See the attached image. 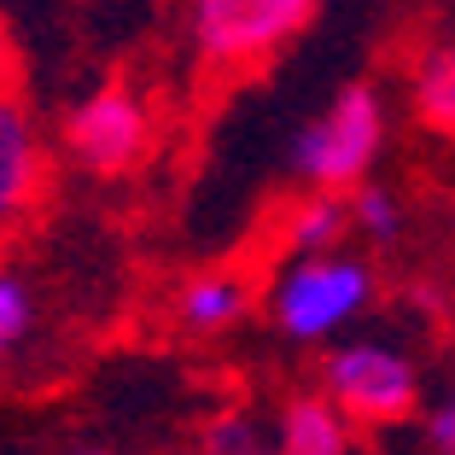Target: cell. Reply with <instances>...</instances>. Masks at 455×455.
Instances as JSON below:
<instances>
[{
    "label": "cell",
    "mask_w": 455,
    "mask_h": 455,
    "mask_svg": "<svg viewBox=\"0 0 455 455\" xmlns=\"http://www.w3.org/2000/svg\"><path fill=\"white\" fill-rule=\"evenodd\" d=\"M379 147H386V100L368 82H350L292 140V170L315 193H356L368 188V164L379 158Z\"/></svg>",
    "instance_id": "obj_1"
},
{
    "label": "cell",
    "mask_w": 455,
    "mask_h": 455,
    "mask_svg": "<svg viewBox=\"0 0 455 455\" xmlns=\"http://www.w3.org/2000/svg\"><path fill=\"white\" fill-rule=\"evenodd\" d=\"M374 298V268L350 251H327V257H298L286 263V275L275 281V322L286 339L298 345H315V339H333L345 322H356Z\"/></svg>",
    "instance_id": "obj_2"
},
{
    "label": "cell",
    "mask_w": 455,
    "mask_h": 455,
    "mask_svg": "<svg viewBox=\"0 0 455 455\" xmlns=\"http://www.w3.org/2000/svg\"><path fill=\"white\" fill-rule=\"evenodd\" d=\"M322 0H193V47L216 70H245L281 53Z\"/></svg>",
    "instance_id": "obj_3"
},
{
    "label": "cell",
    "mask_w": 455,
    "mask_h": 455,
    "mask_svg": "<svg viewBox=\"0 0 455 455\" xmlns=\"http://www.w3.org/2000/svg\"><path fill=\"white\" fill-rule=\"evenodd\" d=\"M327 397L339 403L345 420L362 427H391V420L415 415L420 403V374L403 350L379 345V339H356V345H339L322 368Z\"/></svg>",
    "instance_id": "obj_4"
},
{
    "label": "cell",
    "mask_w": 455,
    "mask_h": 455,
    "mask_svg": "<svg viewBox=\"0 0 455 455\" xmlns=\"http://www.w3.org/2000/svg\"><path fill=\"white\" fill-rule=\"evenodd\" d=\"M65 147L76 164L94 175H123L147 158L152 147V111L129 88H100V94L76 100L65 117Z\"/></svg>",
    "instance_id": "obj_5"
},
{
    "label": "cell",
    "mask_w": 455,
    "mask_h": 455,
    "mask_svg": "<svg viewBox=\"0 0 455 455\" xmlns=\"http://www.w3.org/2000/svg\"><path fill=\"white\" fill-rule=\"evenodd\" d=\"M41 175H47V152L36 123L12 94H0V228H12L36 204Z\"/></svg>",
    "instance_id": "obj_6"
},
{
    "label": "cell",
    "mask_w": 455,
    "mask_h": 455,
    "mask_svg": "<svg viewBox=\"0 0 455 455\" xmlns=\"http://www.w3.org/2000/svg\"><path fill=\"white\" fill-rule=\"evenodd\" d=\"M281 455H350V420L333 397H292L281 409Z\"/></svg>",
    "instance_id": "obj_7"
},
{
    "label": "cell",
    "mask_w": 455,
    "mask_h": 455,
    "mask_svg": "<svg viewBox=\"0 0 455 455\" xmlns=\"http://www.w3.org/2000/svg\"><path fill=\"white\" fill-rule=\"evenodd\" d=\"M175 309H181V322L193 333H222V327H234L251 309V286H245V275H228V268L193 275L181 286V298H175Z\"/></svg>",
    "instance_id": "obj_8"
},
{
    "label": "cell",
    "mask_w": 455,
    "mask_h": 455,
    "mask_svg": "<svg viewBox=\"0 0 455 455\" xmlns=\"http://www.w3.org/2000/svg\"><path fill=\"white\" fill-rule=\"evenodd\" d=\"M350 234V199L345 193H309L304 204H292L286 211V228H281V240L286 251L298 257H327L339 251V240Z\"/></svg>",
    "instance_id": "obj_9"
},
{
    "label": "cell",
    "mask_w": 455,
    "mask_h": 455,
    "mask_svg": "<svg viewBox=\"0 0 455 455\" xmlns=\"http://www.w3.org/2000/svg\"><path fill=\"white\" fill-rule=\"evenodd\" d=\"M415 111L427 129L455 134V47H432L415 65Z\"/></svg>",
    "instance_id": "obj_10"
},
{
    "label": "cell",
    "mask_w": 455,
    "mask_h": 455,
    "mask_svg": "<svg viewBox=\"0 0 455 455\" xmlns=\"http://www.w3.org/2000/svg\"><path fill=\"white\" fill-rule=\"evenodd\" d=\"M350 222L368 234V240H397V228H403V211H397V199H391L386 188H356L350 193Z\"/></svg>",
    "instance_id": "obj_11"
},
{
    "label": "cell",
    "mask_w": 455,
    "mask_h": 455,
    "mask_svg": "<svg viewBox=\"0 0 455 455\" xmlns=\"http://www.w3.org/2000/svg\"><path fill=\"white\" fill-rule=\"evenodd\" d=\"M204 455H263V432H257L251 415H216L204 427Z\"/></svg>",
    "instance_id": "obj_12"
},
{
    "label": "cell",
    "mask_w": 455,
    "mask_h": 455,
    "mask_svg": "<svg viewBox=\"0 0 455 455\" xmlns=\"http://www.w3.org/2000/svg\"><path fill=\"white\" fill-rule=\"evenodd\" d=\"M29 322H36V298H29V286L18 281V275H0V356L29 333Z\"/></svg>",
    "instance_id": "obj_13"
},
{
    "label": "cell",
    "mask_w": 455,
    "mask_h": 455,
    "mask_svg": "<svg viewBox=\"0 0 455 455\" xmlns=\"http://www.w3.org/2000/svg\"><path fill=\"white\" fill-rule=\"evenodd\" d=\"M427 438H432V450H438V455H455V391L438 403V409H432Z\"/></svg>",
    "instance_id": "obj_14"
},
{
    "label": "cell",
    "mask_w": 455,
    "mask_h": 455,
    "mask_svg": "<svg viewBox=\"0 0 455 455\" xmlns=\"http://www.w3.org/2000/svg\"><path fill=\"white\" fill-rule=\"evenodd\" d=\"M0 94H12V41H6V24H0Z\"/></svg>",
    "instance_id": "obj_15"
},
{
    "label": "cell",
    "mask_w": 455,
    "mask_h": 455,
    "mask_svg": "<svg viewBox=\"0 0 455 455\" xmlns=\"http://www.w3.org/2000/svg\"><path fill=\"white\" fill-rule=\"evenodd\" d=\"M263 455H281V450H263Z\"/></svg>",
    "instance_id": "obj_16"
}]
</instances>
